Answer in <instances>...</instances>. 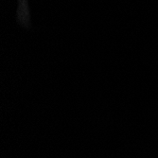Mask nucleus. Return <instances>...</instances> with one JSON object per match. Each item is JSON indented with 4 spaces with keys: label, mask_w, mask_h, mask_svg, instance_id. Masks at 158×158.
I'll list each match as a JSON object with an SVG mask.
<instances>
[]
</instances>
